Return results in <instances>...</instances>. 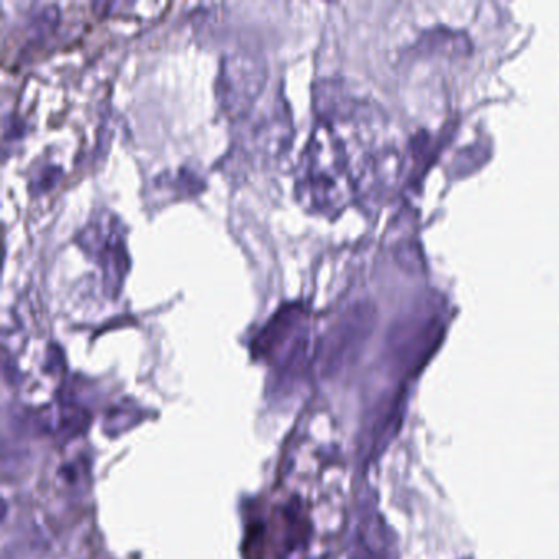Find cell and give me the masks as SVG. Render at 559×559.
I'll list each match as a JSON object with an SVG mask.
<instances>
[{
    "label": "cell",
    "instance_id": "obj_2",
    "mask_svg": "<svg viewBox=\"0 0 559 559\" xmlns=\"http://www.w3.org/2000/svg\"><path fill=\"white\" fill-rule=\"evenodd\" d=\"M125 235L120 218L108 210H100L76 236L80 251L102 272L105 292L110 297L120 294L123 281L130 271Z\"/></svg>",
    "mask_w": 559,
    "mask_h": 559
},
{
    "label": "cell",
    "instance_id": "obj_3",
    "mask_svg": "<svg viewBox=\"0 0 559 559\" xmlns=\"http://www.w3.org/2000/svg\"><path fill=\"white\" fill-rule=\"evenodd\" d=\"M267 79L266 63L250 51L227 55L220 66L217 99L230 120L245 118L262 92Z\"/></svg>",
    "mask_w": 559,
    "mask_h": 559
},
{
    "label": "cell",
    "instance_id": "obj_1",
    "mask_svg": "<svg viewBox=\"0 0 559 559\" xmlns=\"http://www.w3.org/2000/svg\"><path fill=\"white\" fill-rule=\"evenodd\" d=\"M355 153L341 122L317 115L295 176V195L307 212L333 217L356 197Z\"/></svg>",
    "mask_w": 559,
    "mask_h": 559
},
{
    "label": "cell",
    "instance_id": "obj_4",
    "mask_svg": "<svg viewBox=\"0 0 559 559\" xmlns=\"http://www.w3.org/2000/svg\"><path fill=\"white\" fill-rule=\"evenodd\" d=\"M290 140H292V122L288 105L283 99H279L262 113L248 141L262 161H274L289 150Z\"/></svg>",
    "mask_w": 559,
    "mask_h": 559
}]
</instances>
